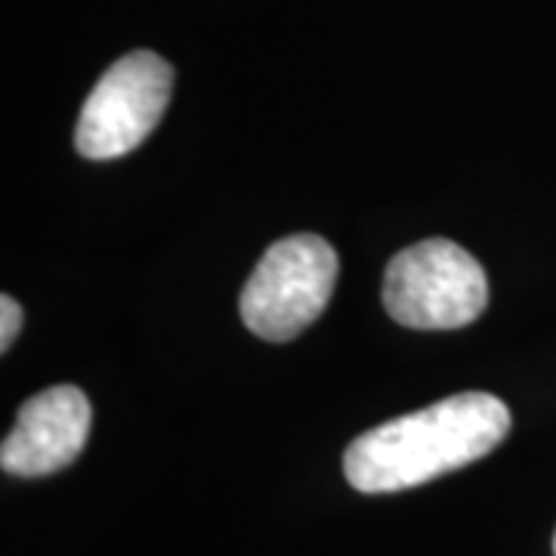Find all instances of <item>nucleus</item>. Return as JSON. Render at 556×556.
Here are the masks:
<instances>
[{
  "label": "nucleus",
  "mask_w": 556,
  "mask_h": 556,
  "mask_svg": "<svg viewBox=\"0 0 556 556\" xmlns=\"http://www.w3.org/2000/svg\"><path fill=\"white\" fill-rule=\"evenodd\" d=\"M383 306L415 331H455L489 306V278L479 260L448 239L417 241L383 273Z\"/></svg>",
  "instance_id": "2"
},
{
  "label": "nucleus",
  "mask_w": 556,
  "mask_h": 556,
  "mask_svg": "<svg viewBox=\"0 0 556 556\" xmlns=\"http://www.w3.org/2000/svg\"><path fill=\"white\" fill-rule=\"evenodd\" d=\"M93 408L72 383L50 387L20 408L0 445V467L13 477H50L75 464L90 437Z\"/></svg>",
  "instance_id": "5"
},
{
  "label": "nucleus",
  "mask_w": 556,
  "mask_h": 556,
  "mask_svg": "<svg viewBox=\"0 0 556 556\" xmlns=\"http://www.w3.org/2000/svg\"><path fill=\"white\" fill-rule=\"evenodd\" d=\"M507 433L510 408L501 399L457 393L353 439L343 473L365 495L405 492L495 452Z\"/></svg>",
  "instance_id": "1"
},
{
  "label": "nucleus",
  "mask_w": 556,
  "mask_h": 556,
  "mask_svg": "<svg viewBox=\"0 0 556 556\" xmlns=\"http://www.w3.org/2000/svg\"><path fill=\"white\" fill-rule=\"evenodd\" d=\"M0 318H3V325H0V350L7 353L13 346L16 334L22 331V306L10 294L0 298Z\"/></svg>",
  "instance_id": "6"
},
{
  "label": "nucleus",
  "mask_w": 556,
  "mask_h": 556,
  "mask_svg": "<svg viewBox=\"0 0 556 556\" xmlns=\"http://www.w3.org/2000/svg\"><path fill=\"white\" fill-rule=\"evenodd\" d=\"M338 273V251L321 236L298 232L276 241L241 291V321L263 340H294L325 313Z\"/></svg>",
  "instance_id": "3"
},
{
  "label": "nucleus",
  "mask_w": 556,
  "mask_h": 556,
  "mask_svg": "<svg viewBox=\"0 0 556 556\" xmlns=\"http://www.w3.org/2000/svg\"><path fill=\"white\" fill-rule=\"evenodd\" d=\"M554 556H556V532H554Z\"/></svg>",
  "instance_id": "7"
},
{
  "label": "nucleus",
  "mask_w": 556,
  "mask_h": 556,
  "mask_svg": "<svg viewBox=\"0 0 556 556\" xmlns=\"http://www.w3.org/2000/svg\"><path fill=\"white\" fill-rule=\"evenodd\" d=\"M174 93V68L159 53L121 56L80 109L75 146L84 159L112 161L134 152L159 127Z\"/></svg>",
  "instance_id": "4"
}]
</instances>
